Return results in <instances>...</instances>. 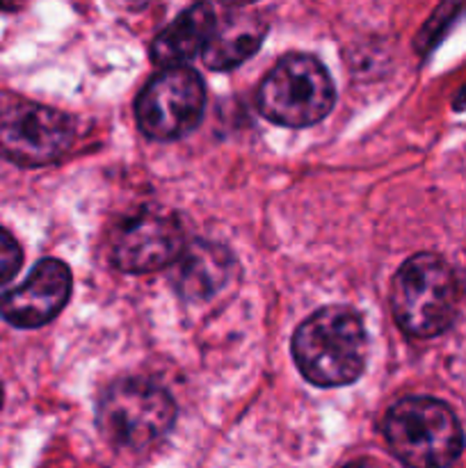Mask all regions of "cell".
I'll return each instance as SVG.
<instances>
[{
	"instance_id": "4fadbf2b",
	"label": "cell",
	"mask_w": 466,
	"mask_h": 468,
	"mask_svg": "<svg viewBox=\"0 0 466 468\" xmlns=\"http://www.w3.org/2000/svg\"><path fill=\"white\" fill-rule=\"evenodd\" d=\"M23 265V251L18 247V242L14 240L12 233L5 231L0 227V286L9 282L14 274L21 270Z\"/></svg>"
},
{
	"instance_id": "7a4b0ae2",
	"label": "cell",
	"mask_w": 466,
	"mask_h": 468,
	"mask_svg": "<svg viewBox=\"0 0 466 468\" xmlns=\"http://www.w3.org/2000/svg\"><path fill=\"white\" fill-rule=\"evenodd\" d=\"M388 451L407 468H448L464 451V432L441 400L411 396L397 400L382 423Z\"/></svg>"
},
{
	"instance_id": "9c48e42d",
	"label": "cell",
	"mask_w": 466,
	"mask_h": 468,
	"mask_svg": "<svg viewBox=\"0 0 466 468\" xmlns=\"http://www.w3.org/2000/svg\"><path fill=\"white\" fill-rule=\"evenodd\" d=\"M71 297V270L58 259H44L21 286L0 295V315L21 329L44 327L58 318Z\"/></svg>"
},
{
	"instance_id": "30bf717a",
	"label": "cell",
	"mask_w": 466,
	"mask_h": 468,
	"mask_svg": "<svg viewBox=\"0 0 466 468\" xmlns=\"http://www.w3.org/2000/svg\"><path fill=\"white\" fill-rule=\"evenodd\" d=\"M236 261L222 245L195 240L174 261L172 282L185 302H208L228 286Z\"/></svg>"
},
{
	"instance_id": "7c38bea8",
	"label": "cell",
	"mask_w": 466,
	"mask_h": 468,
	"mask_svg": "<svg viewBox=\"0 0 466 468\" xmlns=\"http://www.w3.org/2000/svg\"><path fill=\"white\" fill-rule=\"evenodd\" d=\"M268 35V23L259 14L236 12L227 14L215 26L213 37L201 55L204 64L215 71H228L249 59L263 44Z\"/></svg>"
},
{
	"instance_id": "8fae6325",
	"label": "cell",
	"mask_w": 466,
	"mask_h": 468,
	"mask_svg": "<svg viewBox=\"0 0 466 468\" xmlns=\"http://www.w3.org/2000/svg\"><path fill=\"white\" fill-rule=\"evenodd\" d=\"M217 16L213 7L206 3H196L178 14L151 44V59L158 67H178L190 62L199 53H204L213 37Z\"/></svg>"
},
{
	"instance_id": "3957f363",
	"label": "cell",
	"mask_w": 466,
	"mask_h": 468,
	"mask_svg": "<svg viewBox=\"0 0 466 468\" xmlns=\"http://www.w3.org/2000/svg\"><path fill=\"white\" fill-rule=\"evenodd\" d=\"M393 318L411 338H432L446 332L460 311V282L437 254H416L393 279Z\"/></svg>"
},
{
	"instance_id": "ba28073f",
	"label": "cell",
	"mask_w": 466,
	"mask_h": 468,
	"mask_svg": "<svg viewBox=\"0 0 466 468\" xmlns=\"http://www.w3.org/2000/svg\"><path fill=\"white\" fill-rule=\"evenodd\" d=\"M183 250V229L174 215L140 213L122 224L110 256L122 272L144 274L174 265Z\"/></svg>"
},
{
	"instance_id": "6da1fadb",
	"label": "cell",
	"mask_w": 466,
	"mask_h": 468,
	"mask_svg": "<svg viewBox=\"0 0 466 468\" xmlns=\"http://www.w3.org/2000/svg\"><path fill=\"white\" fill-rule=\"evenodd\" d=\"M292 359L315 387L356 382L368 359V336L359 314L347 306H324L304 320L292 336Z\"/></svg>"
},
{
	"instance_id": "9a60e30c",
	"label": "cell",
	"mask_w": 466,
	"mask_h": 468,
	"mask_svg": "<svg viewBox=\"0 0 466 468\" xmlns=\"http://www.w3.org/2000/svg\"><path fill=\"white\" fill-rule=\"evenodd\" d=\"M27 0H0V9L3 12H14V9H21Z\"/></svg>"
},
{
	"instance_id": "5bb4252c",
	"label": "cell",
	"mask_w": 466,
	"mask_h": 468,
	"mask_svg": "<svg viewBox=\"0 0 466 468\" xmlns=\"http://www.w3.org/2000/svg\"><path fill=\"white\" fill-rule=\"evenodd\" d=\"M341 468H384V466H379L377 462L373 460H355V462H347V464H343Z\"/></svg>"
},
{
	"instance_id": "277c9868",
	"label": "cell",
	"mask_w": 466,
	"mask_h": 468,
	"mask_svg": "<svg viewBox=\"0 0 466 468\" xmlns=\"http://www.w3.org/2000/svg\"><path fill=\"white\" fill-rule=\"evenodd\" d=\"M176 420L172 396L149 379H119L110 384L96 407V425L117 451L142 452L167 437Z\"/></svg>"
},
{
	"instance_id": "8992f818",
	"label": "cell",
	"mask_w": 466,
	"mask_h": 468,
	"mask_svg": "<svg viewBox=\"0 0 466 468\" xmlns=\"http://www.w3.org/2000/svg\"><path fill=\"white\" fill-rule=\"evenodd\" d=\"M206 108V87L196 71L169 67L137 96V126L158 142L178 140L199 126Z\"/></svg>"
},
{
	"instance_id": "2e32d148",
	"label": "cell",
	"mask_w": 466,
	"mask_h": 468,
	"mask_svg": "<svg viewBox=\"0 0 466 468\" xmlns=\"http://www.w3.org/2000/svg\"><path fill=\"white\" fill-rule=\"evenodd\" d=\"M219 3L228 5V7H245V5L256 3V0H219Z\"/></svg>"
},
{
	"instance_id": "52a82bcc",
	"label": "cell",
	"mask_w": 466,
	"mask_h": 468,
	"mask_svg": "<svg viewBox=\"0 0 466 468\" xmlns=\"http://www.w3.org/2000/svg\"><path fill=\"white\" fill-rule=\"evenodd\" d=\"M76 128L59 110L39 103H14L0 114V149L12 163L41 167L62 158Z\"/></svg>"
},
{
	"instance_id": "e0dca14e",
	"label": "cell",
	"mask_w": 466,
	"mask_h": 468,
	"mask_svg": "<svg viewBox=\"0 0 466 468\" xmlns=\"http://www.w3.org/2000/svg\"><path fill=\"white\" fill-rule=\"evenodd\" d=\"M0 407H3V387H0Z\"/></svg>"
},
{
	"instance_id": "5b68a950",
	"label": "cell",
	"mask_w": 466,
	"mask_h": 468,
	"mask_svg": "<svg viewBox=\"0 0 466 468\" xmlns=\"http://www.w3.org/2000/svg\"><path fill=\"white\" fill-rule=\"evenodd\" d=\"M336 101L332 76L313 55L292 53L259 87V110L279 126L304 128L327 117Z\"/></svg>"
}]
</instances>
